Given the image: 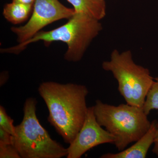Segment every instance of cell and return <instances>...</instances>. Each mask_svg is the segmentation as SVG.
Returning a JSON list of instances; mask_svg holds the SVG:
<instances>
[{
	"label": "cell",
	"mask_w": 158,
	"mask_h": 158,
	"mask_svg": "<svg viewBox=\"0 0 158 158\" xmlns=\"http://www.w3.org/2000/svg\"><path fill=\"white\" fill-rule=\"evenodd\" d=\"M37 101L34 98L26 100L23 106V117L15 126V136L11 144L21 158H61L67 156V148L52 139L36 115Z\"/></svg>",
	"instance_id": "4"
},
{
	"label": "cell",
	"mask_w": 158,
	"mask_h": 158,
	"mask_svg": "<svg viewBox=\"0 0 158 158\" xmlns=\"http://www.w3.org/2000/svg\"><path fill=\"white\" fill-rule=\"evenodd\" d=\"M97 120L94 107L88 108L81 128L68 148L67 158H80L89 150L100 144H114L115 138Z\"/></svg>",
	"instance_id": "7"
},
{
	"label": "cell",
	"mask_w": 158,
	"mask_h": 158,
	"mask_svg": "<svg viewBox=\"0 0 158 158\" xmlns=\"http://www.w3.org/2000/svg\"><path fill=\"white\" fill-rule=\"evenodd\" d=\"M34 6L22 3L12 2L6 4L3 9V15L9 22L18 24L26 21L32 13Z\"/></svg>",
	"instance_id": "10"
},
{
	"label": "cell",
	"mask_w": 158,
	"mask_h": 158,
	"mask_svg": "<svg viewBox=\"0 0 158 158\" xmlns=\"http://www.w3.org/2000/svg\"><path fill=\"white\" fill-rule=\"evenodd\" d=\"M11 138L12 135L0 127V144H12Z\"/></svg>",
	"instance_id": "14"
},
{
	"label": "cell",
	"mask_w": 158,
	"mask_h": 158,
	"mask_svg": "<svg viewBox=\"0 0 158 158\" xmlns=\"http://www.w3.org/2000/svg\"><path fill=\"white\" fill-rule=\"evenodd\" d=\"M76 13L74 9L62 5L59 0H36L31 18L25 25L12 27L19 44L31 39L50 24L63 19H69Z\"/></svg>",
	"instance_id": "6"
},
{
	"label": "cell",
	"mask_w": 158,
	"mask_h": 158,
	"mask_svg": "<svg viewBox=\"0 0 158 158\" xmlns=\"http://www.w3.org/2000/svg\"><path fill=\"white\" fill-rule=\"evenodd\" d=\"M0 158H21L12 144H0Z\"/></svg>",
	"instance_id": "13"
},
{
	"label": "cell",
	"mask_w": 158,
	"mask_h": 158,
	"mask_svg": "<svg viewBox=\"0 0 158 158\" xmlns=\"http://www.w3.org/2000/svg\"><path fill=\"white\" fill-rule=\"evenodd\" d=\"M102 29L100 20L88 14L76 12L65 24L49 31H41L26 42L15 46L1 50L2 53L18 54L30 44L43 41L48 47L55 41L66 44L68 49L64 59L68 62H77L84 54L91 41Z\"/></svg>",
	"instance_id": "2"
},
{
	"label": "cell",
	"mask_w": 158,
	"mask_h": 158,
	"mask_svg": "<svg viewBox=\"0 0 158 158\" xmlns=\"http://www.w3.org/2000/svg\"><path fill=\"white\" fill-rule=\"evenodd\" d=\"M143 109L147 115L153 110H158V77L155 79L148 93Z\"/></svg>",
	"instance_id": "11"
},
{
	"label": "cell",
	"mask_w": 158,
	"mask_h": 158,
	"mask_svg": "<svg viewBox=\"0 0 158 158\" xmlns=\"http://www.w3.org/2000/svg\"><path fill=\"white\" fill-rule=\"evenodd\" d=\"M153 144L154 147L152 149V152L158 157V126L156 131Z\"/></svg>",
	"instance_id": "15"
},
{
	"label": "cell",
	"mask_w": 158,
	"mask_h": 158,
	"mask_svg": "<svg viewBox=\"0 0 158 158\" xmlns=\"http://www.w3.org/2000/svg\"><path fill=\"white\" fill-rule=\"evenodd\" d=\"M36 0H12L15 2L22 3L25 5H32L34 6Z\"/></svg>",
	"instance_id": "16"
},
{
	"label": "cell",
	"mask_w": 158,
	"mask_h": 158,
	"mask_svg": "<svg viewBox=\"0 0 158 158\" xmlns=\"http://www.w3.org/2000/svg\"><path fill=\"white\" fill-rule=\"evenodd\" d=\"M73 6L76 12L88 14L100 20L106 15L105 0H67Z\"/></svg>",
	"instance_id": "9"
},
{
	"label": "cell",
	"mask_w": 158,
	"mask_h": 158,
	"mask_svg": "<svg viewBox=\"0 0 158 158\" xmlns=\"http://www.w3.org/2000/svg\"><path fill=\"white\" fill-rule=\"evenodd\" d=\"M93 107L98 122L115 138L113 144L119 151L138 141L150 127L143 108L127 103L113 106L100 100Z\"/></svg>",
	"instance_id": "3"
},
{
	"label": "cell",
	"mask_w": 158,
	"mask_h": 158,
	"mask_svg": "<svg viewBox=\"0 0 158 158\" xmlns=\"http://www.w3.org/2000/svg\"><path fill=\"white\" fill-rule=\"evenodd\" d=\"M158 121L151 122L150 127L147 132L131 146L120 152L113 153H107L103 155L101 158H145L147 156L148 150L154 143Z\"/></svg>",
	"instance_id": "8"
},
{
	"label": "cell",
	"mask_w": 158,
	"mask_h": 158,
	"mask_svg": "<svg viewBox=\"0 0 158 158\" xmlns=\"http://www.w3.org/2000/svg\"><path fill=\"white\" fill-rule=\"evenodd\" d=\"M49 111L48 119L67 144H70L81 128L88 112L85 85L43 82L38 89Z\"/></svg>",
	"instance_id": "1"
},
{
	"label": "cell",
	"mask_w": 158,
	"mask_h": 158,
	"mask_svg": "<svg viewBox=\"0 0 158 158\" xmlns=\"http://www.w3.org/2000/svg\"><path fill=\"white\" fill-rule=\"evenodd\" d=\"M13 119L6 112L3 106H0V127L9 133L11 135H15V126L13 124Z\"/></svg>",
	"instance_id": "12"
},
{
	"label": "cell",
	"mask_w": 158,
	"mask_h": 158,
	"mask_svg": "<svg viewBox=\"0 0 158 158\" xmlns=\"http://www.w3.org/2000/svg\"><path fill=\"white\" fill-rule=\"evenodd\" d=\"M102 67L113 74L118 82V92L126 103L143 108L155 79L147 68L135 63L131 51L120 52L114 50Z\"/></svg>",
	"instance_id": "5"
}]
</instances>
